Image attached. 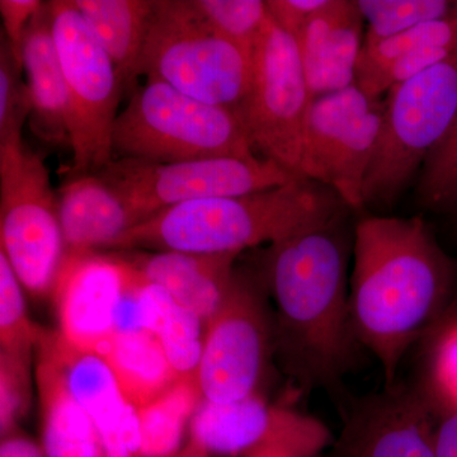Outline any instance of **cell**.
I'll use <instances>...</instances> for the list:
<instances>
[{"instance_id": "d4e9b609", "label": "cell", "mask_w": 457, "mask_h": 457, "mask_svg": "<svg viewBox=\"0 0 457 457\" xmlns=\"http://www.w3.org/2000/svg\"><path fill=\"white\" fill-rule=\"evenodd\" d=\"M154 335L179 378L196 380L204 350V323L164 290Z\"/></svg>"}, {"instance_id": "7a4b0ae2", "label": "cell", "mask_w": 457, "mask_h": 457, "mask_svg": "<svg viewBox=\"0 0 457 457\" xmlns=\"http://www.w3.org/2000/svg\"><path fill=\"white\" fill-rule=\"evenodd\" d=\"M350 323L386 385L409 348L432 329L449 302L456 266L420 218L370 216L354 228Z\"/></svg>"}, {"instance_id": "f546056e", "label": "cell", "mask_w": 457, "mask_h": 457, "mask_svg": "<svg viewBox=\"0 0 457 457\" xmlns=\"http://www.w3.org/2000/svg\"><path fill=\"white\" fill-rule=\"evenodd\" d=\"M418 196L429 209L457 210V117L449 134L423 165Z\"/></svg>"}, {"instance_id": "2e32d148", "label": "cell", "mask_w": 457, "mask_h": 457, "mask_svg": "<svg viewBox=\"0 0 457 457\" xmlns=\"http://www.w3.org/2000/svg\"><path fill=\"white\" fill-rule=\"evenodd\" d=\"M57 196L66 255L111 251L126 231L144 221L98 173L65 174Z\"/></svg>"}, {"instance_id": "cb8c5ba5", "label": "cell", "mask_w": 457, "mask_h": 457, "mask_svg": "<svg viewBox=\"0 0 457 457\" xmlns=\"http://www.w3.org/2000/svg\"><path fill=\"white\" fill-rule=\"evenodd\" d=\"M356 4L366 25L363 49L457 13V0H356Z\"/></svg>"}, {"instance_id": "d6986e66", "label": "cell", "mask_w": 457, "mask_h": 457, "mask_svg": "<svg viewBox=\"0 0 457 457\" xmlns=\"http://www.w3.org/2000/svg\"><path fill=\"white\" fill-rule=\"evenodd\" d=\"M288 411L270 404L262 392L233 403L203 398L189 423V440L210 457H245L273 435Z\"/></svg>"}, {"instance_id": "277c9868", "label": "cell", "mask_w": 457, "mask_h": 457, "mask_svg": "<svg viewBox=\"0 0 457 457\" xmlns=\"http://www.w3.org/2000/svg\"><path fill=\"white\" fill-rule=\"evenodd\" d=\"M113 159L180 163L212 158H258L236 111L183 95L147 79L120 111Z\"/></svg>"}, {"instance_id": "8992f818", "label": "cell", "mask_w": 457, "mask_h": 457, "mask_svg": "<svg viewBox=\"0 0 457 457\" xmlns=\"http://www.w3.org/2000/svg\"><path fill=\"white\" fill-rule=\"evenodd\" d=\"M457 117V50L384 97V119L363 187L365 204H392Z\"/></svg>"}, {"instance_id": "e0dca14e", "label": "cell", "mask_w": 457, "mask_h": 457, "mask_svg": "<svg viewBox=\"0 0 457 457\" xmlns=\"http://www.w3.org/2000/svg\"><path fill=\"white\" fill-rule=\"evenodd\" d=\"M141 275L163 288L179 305L196 314L204 327L224 305L236 282L240 254L179 252H122Z\"/></svg>"}, {"instance_id": "8fae6325", "label": "cell", "mask_w": 457, "mask_h": 457, "mask_svg": "<svg viewBox=\"0 0 457 457\" xmlns=\"http://www.w3.org/2000/svg\"><path fill=\"white\" fill-rule=\"evenodd\" d=\"M257 273L237 270L220 311L204 327L197 385L204 399L233 403L261 392L275 347V323Z\"/></svg>"}, {"instance_id": "d590c367", "label": "cell", "mask_w": 457, "mask_h": 457, "mask_svg": "<svg viewBox=\"0 0 457 457\" xmlns=\"http://www.w3.org/2000/svg\"><path fill=\"white\" fill-rule=\"evenodd\" d=\"M436 457H457V411L442 418L436 428Z\"/></svg>"}, {"instance_id": "5b68a950", "label": "cell", "mask_w": 457, "mask_h": 457, "mask_svg": "<svg viewBox=\"0 0 457 457\" xmlns=\"http://www.w3.org/2000/svg\"><path fill=\"white\" fill-rule=\"evenodd\" d=\"M253 55L210 29L191 0H155L140 75L236 111L252 82Z\"/></svg>"}, {"instance_id": "7c38bea8", "label": "cell", "mask_w": 457, "mask_h": 457, "mask_svg": "<svg viewBox=\"0 0 457 457\" xmlns=\"http://www.w3.org/2000/svg\"><path fill=\"white\" fill-rule=\"evenodd\" d=\"M97 173L121 194L144 220L176 204L254 194L296 179L275 162L261 156L180 163L116 158Z\"/></svg>"}, {"instance_id": "4dcf8cb0", "label": "cell", "mask_w": 457, "mask_h": 457, "mask_svg": "<svg viewBox=\"0 0 457 457\" xmlns=\"http://www.w3.org/2000/svg\"><path fill=\"white\" fill-rule=\"evenodd\" d=\"M23 65L0 37V143L23 139V126L31 116L29 87L23 80Z\"/></svg>"}, {"instance_id": "1f68e13d", "label": "cell", "mask_w": 457, "mask_h": 457, "mask_svg": "<svg viewBox=\"0 0 457 457\" xmlns=\"http://www.w3.org/2000/svg\"><path fill=\"white\" fill-rule=\"evenodd\" d=\"M32 357L0 352V436L20 431L32 403Z\"/></svg>"}, {"instance_id": "74e56055", "label": "cell", "mask_w": 457, "mask_h": 457, "mask_svg": "<svg viewBox=\"0 0 457 457\" xmlns=\"http://www.w3.org/2000/svg\"><path fill=\"white\" fill-rule=\"evenodd\" d=\"M456 212H457V210H456Z\"/></svg>"}, {"instance_id": "9c48e42d", "label": "cell", "mask_w": 457, "mask_h": 457, "mask_svg": "<svg viewBox=\"0 0 457 457\" xmlns=\"http://www.w3.org/2000/svg\"><path fill=\"white\" fill-rule=\"evenodd\" d=\"M312 101L296 40L270 18L253 51L251 86L236 113L255 154L296 179Z\"/></svg>"}, {"instance_id": "603a6c76", "label": "cell", "mask_w": 457, "mask_h": 457, "mask_svg": "<svg viewBox=\"0 0 457 457\" xmlns=\"http://www.w3.org/2000/svg\"><path fill=\"white\" fill-rule=\"evenodd\" d=\"M204 396L197 380L179 384L146 407L137 409L141 457H179L189 440V423Z\"/></svg>"}, {"instance_id": "ffe728a7", "label": "cell", "mask_w": 457, "mask_h": 457, "mask_svg": "<svg viewBox=\"0 0 457 457\" xmlns=\"http://www.w3.org/2000/svg\"><path fill=\"white\" fill-rule=\"evenodd\" d=\"M36 352L45 457H104L97 428L71 396L55 361L41 345Z\"/></svg>"}, {"instance_id": "ac0fdd59", "label": "cell", "mask_w": 457, "mask_h": 457, "mask_svg": "<svg viewBox=\"0 0 457 457\" xmlns=\"http://www.w3.org/2000/svg\"><path fill=\"white\" fill-rule=\"evenodd\" d=\"M33 134L53 145L71 147L68 90L53 33L50 2L44 3L32 21L22 51Z\"/></svg>"}, {"instance_id": "44dd1931", "label": "cell", "mask_w": 457, "mask_h": 457, "mask_svg": "<svg viewBox=\"0 0 457 457\" xmlns=\"http://www.w3.org/2000/svg\"><path fill=\"white\" fill-rule=\"evenodd\" d=\"M96 40L112 60L123 96L137 89L155 0H74Z\"/></svg>"}, {"instance_id": "5bb4252c", "label": "cell", "mask_w": 457, "mask_h": 457, "mask_svg": "<svg viewBox=\"0 0 457 457\" xmlns=\"http://www.w3.org/2000/svg\"><path fill=\"white\" fill-rule=\"evenodd\" d=\"M131 272L122 252L65 255L51 295L62 338L101 354L113 338L117 308Z\"/></svg>"}, {"instance_id": "4316f807", "label": "cell", "mask_w": 457, "mask_h": 457, "mask_svg": "<svg viewBox=\"0 0 457 457\" xmlns=\"http://www.w3.org/2000/svg\"><path fill=\"white\" fill-rule=\"evenodd\" d=\"M200 17L213 31L253 55L270 23L263 0H191Z\"/></svg>"}, {"instance_id": "9a60e30c", "label": "cell", "mask_w": 457, "mask_h": 457, "mask_svg": "<svg viewBox=\"0 0 457 457\" xmlns=\"http://www.w3.org/2000/svg\"><path fill=\"white\" fill-rule=\"evenodd\" d=\"M365 31L356 0H330L295 37L312 98L356 84Z\"/></svg>"}, {"instance_id": "e575fe53", "label": "cell", "mask_w": 457, "mask_h": 457, "mask_svg": "<svg viewBox=\"0 0 457 457\" xmlns=\"http://www.w3.org/2000/svg\"><path fill=\"white\" fill-rule=\"evenodd\" d=\"M0 457H45V453L40 444L20 429L2 437Z\"/></svg>"}, {"instance_id": "ba28073f", "label": "cell", "mask_w": 457, "mask_h": 457, "mask_svg": "<svg viewBox=\"0 0 457 457\" xmlns=\"http://www.w3.org/2000/svg\"><path fill=\"white\" fill-rule=\"evenodd\" d=\"M50 8L54 41L68 90L73 152L68 174L97 173L113 161L112 134L123 97L121 82L74 0H53Z\"/></svg>"}, {"instance_id": "4fadbf2b", "label": "cell", "mask_w": 457, "mask_h": 457, "mask_svg": "<svg viewBox=\"0 0 457 457\" xmlns=\"http://www.w3.org/2000/svg\"><path fill=\"white\" fill-rule=\"evenodd\" d=\"M326 457H436L433 411L420 390L386 385L352 399Z\"/></svg>"}, {"instance_id": "83f0119b", "label": "cell", "mask_w": 457, "mask_h": 457, "mask_svg": "<svg viewBox=\"0 0 457 457\" xmlns=\"http://www.w3.org/2000/svg\"><path fill=\"white\" fill-rule=\"evenodd\" d=\"M425 386L420 390L429 408L457 411V315L440 328L433 338L426 362Z\"/></svg>"}, {"instance_id": "7402d4cb", "label": "cell", "mask_w": 457, "mask_h": 457, "mask_svg": "<svg viewBox=\"0 0 457 457\" xmlns=\"http://www.w3.org/2000/svg\"><path fill=\"white\" fill-rule=\"evenodd\" d=\"M101 356L112 369L123 396L137 409L152 404L180 380L153 333L114 335Z\"/></svg>"}, {"instance_id": "f1b7e54d", "label": "cell", "mask_w": 457, "mask_h": 457, "mask_svg": "<svg viewBox=\"0 0 457 457\" xmlns=\"http://www.w3.org/2000/svg\"><path fill=\"white\" fill-rule=\"evenodd\" d=\"M332 442L323 422L290 409L273 435L245 457H321Z\"/></svg>"}, {"instance_id": "d6a6232c", "label": "cell", "mask_w": 457, "mask_h": 457, "mask_svg": "<svg viewBox=\"0 0 457 457\" xmlns=\"http://www.w3.org/2000/svg\"><path fill=\"white\" fill-rule=\"evenodd\" d=\"M44 3L41 0H0L2 36L21 64L27 32Z\"/></svg>"}, {"instance_id": "3957f363", "label": "cell", "mask_w": 457, "mask_h": 457, "mask_svg": "<svg viewBox=\"0 0 457 457\" xmlns=\"http://www.w3.org/2000/svg\"><path fill=\"white\" fill-rule=\"evenodd\" d=\"M343 204L332 189L295 179L254 194L168 207L126 231L111 251L240 254L326 221Z\"/></svg>"}, {"instance_id": "30bf717a", "label": "cell", "mask_w": 457, "mask_h": 457, "mask_svg": "<svg viewBox=\"0 0 457 457\" xmlns=\"http://www.w3.org/2000/svg\"><path fill=\"white\" fill-rule=\"evenodd\" d=\"M384 119V98L357 84L312 98L303 132L300 179L332 189L345 206L360 209Z\"/></svg>"}, {"instance_id": "836d02e7", "label": "cell", "mask_w": 457, "mask_h": 457, "mask_svg": "<svg viewBox=\"0 0 457 457\" xmlns=\"http://www.w3.org/2000/svg\"><path fill=\"white\" fill-rule=\"evenodd\" d=\"M329 3L330 0H266L273 22L294 38Z\"/></svg>"}, {"instance_id": "52a82bcc", "label": "cell", "mask_w": 457, "mask_h": 457, "mask_svg": "<svg viewBox=\"0 0 457 457\" xmlns=\"http://www.w3.org/2000/svg\"><path fill=\"white\" fill-rule=\"evenodd\" d=\"M0 252L29 296L51 299L66 255L59 196L23 139L0 143Z\"/></svg>"}, {"instance_id": "6da1fadb", "label": "cell", "mask_w": 457, "mask_h": 457, "mask_svg": "<svg viewBox=\"0 0 457 457\" xmlns=\"http://www.w3.org/2000/svg\"><path fill=\"white\" fill-rule=\"evenodd\" d=\"M352 242L341 212L270 245L257 273L276 303L275 347L300 392L324 390L345 416L356 357L350 323Z\"/></svg>"}, {"instance_id": "8d00e7d4", "label": "cell", "mask_w": 457, "mask_h": 457, "mask_svg": "<svg viewBox=\"0 0 457 457\" xmlns=\"http://www.w3.org/2000/svg\"><path fill=\"white\" fill-rule=\"evenodd\" d=\"M179 457H210V455L196 442L188 440Z\"/></svg>"}, {"instance_id": "484cf974", "label": "cell", "mask_w": 457, "mask_h": 457, "mask_svg": "<svg viewBox=\"0 0 457 457\" xmlns=\"http://www.w3.org/2000/svg\"><path fill=\"white\" fill-rule=\"evenodd\" d=\"M25 287L3 252H0V352L32 357L47 335L29 318Z\"/></svg>"}]
</instances>
